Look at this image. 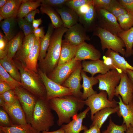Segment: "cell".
Listing matches in <instances>:
<instances>
[{
  "mask_svg": "<svg viewBox=\"0 0 133 133\" xmlns=\"http://www.w3.org/2000/svg\"><path fill=\"white\" fill-rule=\"evenodd\" d=\"M35 38L33 33L25 36L20 49L15 56L17 60L22 62L24 61L32 50Z\"/></svg>",
  "mask_w": 133,
  "mask_h": 133,
  "instance_id": "cell-24",
  "label": "cell"
},
{
  "mask_svg": "<svg viewBox=\"0 0 133 133\" xmlns=\"http://www.w3.org/2000/svg\"><path fill=\"white\" fill-rule=\"evenodd\" d=\"M8 42L6 38L0 40V50H6Z\"/></svg>",
  "mask_w": 133,
  "mask_h": 133,
  "instance_id": "cell-54",
  "label": "cell"
},
{
  "mask_svg": "<svg viewBox=\"0 0 133 133\" xmlns=\"http://www.w3.org/2000/svg\"><path fill=\"white\" fill-rule=\"evenodd\" d=\"M0 105L8 113L14 125H25L28 123L18 99L13 104L7 105L0 98Z\"/></svg>",
  "mask_w": 133,
  "mask_h": 133,
  "instance_id": "cell-13",
  "label": "cell"
},
{
  "mask_svg": "<svg viewBox=\"0 0 133 133\" xmlns=\"http://www.w3.org/2000/svg\"><path fill=\"white\" fill-rule=\"evenodd\" d=\"M81 62L75 60L74 57L67 62L58 64L50 74L48 77L55 82L62 85L65 81L81 64Z\"/></svg>",
  "mask_w": 133,
  "mask_h": 133,
  "instance_id": "cell-11",
  "label": "cell"
},
{
  "mask_svg": "<svg viewBox=\"0 0 133 133\" xmlns=\"http://www.w3.org/2000/svg\"><path fill=\"white\" fill-rule=\"evenodd\" d=\"M126 72L128 76L133 82V71L130 69H127Z\"/></svg>",
  "mask_w": 133,
  "mask_h": 133,
  "instance_id": "cell-57",
  "label": "cell"
},
{
  "mask_svg": "<svg viewBox=\"0 0 133 133\" xmlns=\"http://www.w3.org/2000/svg\"><path fill=\"white\" fill-rule=\"evenodd\" d=\"M0 133H5L2 130L0 129Z\"/></svg>",
  "mask_w": 133,
  "mask_h": 133,
  "instance_id": "cell-61",
  "label": "cell"
},
{
  "mask_svg": "<svg viewBox=\"0 0 133 133\" xmlns=\"http://www.w3.org/2000/svg\"><path fill=\"white\" fill-rule=\"evenodd\" d=\"M0 129L5 133H39L30 124L15 125L9 127L0 126Z\"/></svg>",
  "mask_w": 133,
  "mask_h": 133,
  "instance_id": "cell-36",
  "label": "cell"
},
{
  "mask_svg": "<svg viewBox=\"0 0 133 133\" xmlns=\"http://www.w3.org/2000/svg\"><path fill=\"white\" fill-rule=\"evenodd\" d=\"M121 79L116 87L115 96L120 95L125 104H128L133 100V82L128 76L126 71L120 73Z\"/></svg>",
  "mask_w": 133,
  "mask_h": 133,
  "instance_id": "cell-12",
  "label": "cell"
},
{
  "mask_svg": "<svg viewBox=\"0 0 133 133\" xmlns=\"http://www.w3.org/2000/svg\"><path fill=\"white\" fill-rule=\"evenodd\" d=\"M7 0H0V8H1L6 3Z\"/></svg>",
  "mask_w": 133,
  "mask_h": 133,
  "instance_id": "cell-59",
  "label": "cell"
},
{
  "mask_svg": "<svg viewBox=\"0 0 133 133\" xmlns=\"http://www.w3.org/2000/svg\"><path fill=\"white\" fill-rule=\"evenodd\" d=\"M40 11L42 14H46L48 16L55 29L60 28L63 26V23L60 16L54 8L41 5Z\"/></svg>",
  "mask_w": 133,
  "mask_h": 133,
  "instance_id": "cell-31",
  "label": "cell"
},
{
  "mask_svg": "<svg viewBox=\"0 0 133 133\" xmlns=\"http://www.w3.org/2000/svg\"></svg>",
  "mask_w": 133,
  "mask_h": 133,
  "instance_id": "cell-63",
  "label": "cell"
},
{
  "mask_svg": "<svg viewBox=\"0 0 133 133\" xmlns=\"http://www.w3.org/2000/svg\"><path fill=\"white\" fill-rule=\"evenodd\" d=\"M63 26L55 29L50 38L45 58L40 63L43 72L50 73L57 65L59 59L63 36L68 30Z\"/></svg>",
  "mask_w": 133,
  "mask_h": 133,
  "instance_id": "cell-2",
  "label": "cell"
},
{
  "mask_svg": "<svg viewBox=\"0 0 133 133\" xmlns=\"http://www.w3.org/2000/svg\"><path fill=\"white\" fill-rule=\"evenodd\" d=\"M121 28L126 31L133 26V15L128 13L122 15L117 18Z\"/></svg>",
  "mask_w": 133,
  "mask_h": 133,
  "instance_id": "cell-38",
  "label": "cell"
},
{
  "mask_svg": "<svg viewBox=\"0 0 133 133\" xmlns=\"http://www.w3.org/2000/svg\"><path fill=\"white\" fill-rule=\"evenodd\" d=\"M93 36H97L100 38L103 51L106 49H111L125 56V44L117 35L97 26L93 30Z\"/></svg>",
  "mask_w": 133,
  "mask_h": 133,
  "instance_id": "cell-5",
  "label": "cell"
},
{
  "mask_svg": "<svg viewBox=\"0 0 133 133\" xmlns=\"http://www.w3.org/2000/svg\"><path fill=\"white\" fill-rule=\"evenodd\" d=\"M25 113L27 122L30 124L34 109L38 98L22 86L14 90Z\"/></svg>",
  "mask_w": 133,
  "mask_h": 133,
  "instance_id": "cell-9",
  "label": "cell"
},
{
  "mask_svg": "<svg viewBox=\"0 0 133 133\" xmlns=\"http://www.w3.org/2000/svg\"><path fill=\"white\" fill-rule=\"evenodd\" d=\"M39 133H65V132L63 129L61 127L59 129L54 131L49 132L47 131H44L41 132Z\"/></svg>",
  "mask_w": 133,
  "mask_h": 133,
  "instance_id": "cell-56",
  "label": "cell"
},
{
  "mask_svg": "<svg viewBox=\"0 0 133 133\" xmlns=\"http://www.w3.org/2000/svg\"><path fill=\"white\" fill-rule=\"evenodd\" d=\"M83 133H101L100 129L97 124H95L93 125L90 126L89 129L84 131Z\"/></svg>",
  "mask_w": 133,
  "mask_h": 133,
  "instance_id": "cell-52",
  "label": "cell"
},
{
  "mask_svg": "<svg viewBox=\"0 0 133 133\" xmlns=\"http://www.w3.org/2000/svg\"><path fill=\"white\" fill-rule=\"evenodd\" d=\"M33 33L37 38L40 39L43 38L45 35L43 27H41L34 29Z\"/></svg>",
  "mask_w": 133,
  "mask_h": 133,
  "instance_id": "cell-50",
  "label": "cell"
},
{
  "mask_svg": "<svg viewBox=\"0 0 133 133\" xmlns=\"http://www.w3.org/2000/svg\"><path fill=\"white\" fill-rule=\"evenodd\" d=\"M67 0H41V5L49 6L54 8H61L65 5Z\"/></svg>",
  "mask_w": 133,
  "mask_h": 133,
  "instance_id": "cell-45",
  "label": "cell"
},
{
  "mask_svg": "<svg viewBox=\"0 0 133 133\" xmlns=\"http://www.w3.org/2000/svg\"><path fill=\"white\" fill-rule=\"evenodd\" d=\"M77 46H74L65 39L63 40L59 59L58 64L67 62L74 58Z\"/></svg>",
  "mask_w": 133,
  "mask_h": 133,
  "instance_id": "cell-26",
  "label": "cell"
},
{
  "mask_svg": "<svg viewBox=\"0 0 133 133\" xmlns=\"http://www.w3.org/2000/svg\"><path fill=\"white\" fill-rule=\"evenodd\" d=\"M20 72L21 86L39 98H46L45 85L39 74L28 68L21 61H14Z\"/></svg>",
  "mask_w": 133,
  "mask_h": 133,
  "instance_id": "cell-3",
  "label": "cell"
},
{
  "mask_svg": "<svg viewBox=\"0 0 133 133\" xmlns=\"http://www.w3.org/2000/svg\"><path fill=\"white\" fill-rule=\"evenodd\" d=\"M16 17L5 18L0 22V26L3 31L6 39L9 41L16 35L15 29L17 24Z\"/></svg>",
  "mask_w": 133,
  "mask_h": 133,
  "instance_id": "cell-29",
  "label": "cell"
},
{
  "mask_svg": "<svg viewBox=\"0 0 133 133\" xmlns=\"http://www.w3.org/2000/svg\"><path fill=\"white\" fill-rule=\"evenodd\" d=\"M125 133H133V127L131 125L127 128Z\"/></svg>",
  "mask_w": 133,
  "mask_h": 133,
  "instance_id": "cell-58",
  "label": "cell"
},
{
  "mask_svg": "<svg viewBox=\"0 0 133 133\" xmlns=\"http://www.w3.org/2000/svg\"><path fill=\"white\" fill-rule=\"evenodd\" d=\"M92 2V1L91 3L86 4L82 6L78 9L76 12L79 16L84 14L88 11Z\"/></svg>",
  "mask_w": 133,
  "mask_h": 133,
  "instance_id": "cell-53",
  "label": "cell"
},
{
  "mask_svg": "<svg viewBox=\"0 0 133 133\" xmlns=\"http://www.w3.org/2000/svg\"><path fill=\"white\" fill-rule=\"evenodd\" d=\"M103 61L104 63L108 66L110 70H116L120 73L123 71L119 68L115 64L113 59L110 57L104 55L103 57Z\"/></svg>",
  "mask_w": 133,
  "mask_h": 133,
  "instance_id": "cell-46",
  "label": "cell"
},
{
  "mask_svg": "<svg viewBox=\"0 0 133 133\" xmlns=\"http://www.w3.org/2000/svg\"><path fill=\"white\" fill-rule=\"evenodd\" d=\"M92 1V0H67L65 5L76 12L82 6L91 3Z\"/></svg>",
  "mask_w": 133,
  "mask_h": 133,
  "instance_id": "cell-42",
  "label": "cell"
},
{
  "mask_svg": "<svg viewBox=\"0 0 133 133\" xmlns=\"http://www.w3.org/2000/svg\"><path fill=\"white\" fill-rule=\"evenodd\" d=\"M49 101L38 98L33 111L30 124L38 132L48 131L54 124V117Z\"/></svg>",
  "mask_w": 133,
  "mask_h": 133,
  "instance_id": "cell-4",
  "label": "cell"
},
{
  "mask_svg": "<svg viewBox=\"0 0 133 133\" xmlns=\"http://www.w3.org/2000/svg\"><path fill=\"white\" fill-rule=\"evenodd\" d=\"M82 68L81 64L62 85L70 89L72 91L73 96L81 99L83 94L81 91L82 87L81 83L82 79L81 75Z\"/></svg>",
  "mask_w": 133,
  "mask_h": 133,
  "instance_id": "cell-16",
  "label": "cell"
},
{
  "mask_svg": "<svg viewBox=\"0 0 133 133\" xmlns=\"http://www.w3.org/2000/svg\"><path fill=\"white\" fill-rule=\"evenodd\" d=\"M104 55L111 58L116 65L123 71H126L128 69L133 71V66L129 64L124 58L120 56L118 53L111 49H107Z\"/></svg>",
  "mask_w": 133,
  "mask_h": 133,
  "instance_id": "cell-32",
  "label": "cell"
},
{
  "mask_svg": "<svg viewBox=\"0 0 133 133\" xmlns=\"http://www.w3.org/2000/svg\"><path fill=\"white\" fill-rule=\"evenodd\" d=\"M81 64L83 68L82 70L89 73L92 76H94L98 73L104 74L110 70L103 61L100 59L95 60H84Z\"/></svg>",
  "mask_w": 133,
  "mask_h": 133,
  "instance_id": "cell-19",
  "label": "cell"
},
{
  "mask_svg": "<svg viewBox=\"0 0 133 133\" xmlns=\"http://www.w3.org/2000/svg\"><path fill=\"white\" fill-rule=\"evenodd\" d=\"M81 75L83 80L82 86L83 89L81 99L85 100L90 96L97 93V91L94 90L93 87L99 82V81L96 77H88L82 70Z\"/></svg>",
  "mask_w": 133,
  "mask_h": 133,
  "instance_id": "cell-23",
  "label": "cell"
},
{
  "mask_svg": "<svg viewBox=\"0 0 133 133\" xmlns=\"http://www.w3.org/2000/svg\"><path fill=\"white\" fill-rule=\"evenodd\" d=\"M17 20L18 24L23 31L25 37L33 33L34 29L32 24L22 18H18Z\"/></svg>",
  "mask_w": 133,
  "mask_h": 133,
  "instance_id": "cell-41",
  "label": "cell"
},
{
  "mask_svg": "<svg viewBox=\"0 0 133 133\" xmlns=\"http://www.w3.org/2000/svg\"><path fill=\"white\" fill-rule=\"evenodd\" d=\"M41 5V0H24L19 7L17 17H25L31 11L37 9Z\"/></svg>",
  "mask_w": 133,
  "mask_h": 133,
  "instance_id": "cell-35",
  "label": "cell"
},
{
  "mask_svg": "<svg viewBox=\"0 0 133 133\" xmlns=\"http://www.w3.org/2000/svg\"><path fill=\"white\" fill-rule=\"evenodd\" d=\"M4 19L3 17L0 14V22L2 20Z\"/></svg>",
  "mask_w": 133,
  "mask_h": 133,
  "instance_id": "cell-60",
  "label": "cell"
},
{
  "mask_svg": "<svg viewBox=\"0 0 133 133\" xmlns=\"http://www.w3.org/2000/svg\"><path fill=\"white\" fill-rule=\"evenodd\" d=\"M38 73L45 87L47 93L46 99L47 100L54 98L72 95L70 89L55 82L41 69H38Z\"/></svg>",
  "mask_w": 133,
  "mask_h": 133,
  "instance_id": "cell-8",
  "label": "cell"
},
{
  "mask_svg": "<svg viewBox=\"0 0 133 133\" xmlns=\"http://www.w3.org/2000/svg\"><path fill=\"white\" fill-rule=\"evenodd\" d=\"M40 50V39L36 37L31 52L23 62L27 68L37 73V65Z\"/></svg>",
  "mask_w": 133,
  "mask_h": 133,
  "instance_id": "cell-22",
  "label": "cell"
},
{
  "mask_svg": "<svg viewBox=\"0 0 133 133\" xmlns=\"http://www.w3.org/2000/svg\"><path fill=\"white\" fill-rule=\"evenodd\" d=\"M86 32L82 25L78 23L68 29L64 35V39L77 46L85 40H90Z\"/></svg>",
  "mask_w": 133,
  "mask_h": 133,
  "instance_id": "cell-14",
  "label": "cell"
},
{
  "mask_svg": "<svg viewBox=\"0 0 133 133\" xmlns=\"http://www.w3.org/2000/svg\"><path fill=\"white\" fill-rule=\"evenodd\" d=\"M90 110L88 107L83 112L73 116L72 120L69 123L62 125L61 127L64 129L65 133H80L82 131L87 129L86 126L83 125V122Z\"/></svg>",
  "mask_w": 133,
  "mask_h": 133,
  "instance_id": "cell-17",
  "label": "cell"
},
{
  "mask_svg": "<svg viewBox=\"0 0 133 133\" xmlns=\"http://www.w3.org/2000/svg\"><path fill=\"white\" fill-rule=\"evenodd\" d=\"M117 35L124 41L126 49L125 56L130 57L133 55V27L126 31H123Z\"/></svg>",
  "mask_w": 133,
  "mask_h": 133,
  "instance_id": "cell-34",
  "label": "cell"
},
{
  "mask_svg": "<svg viewBox=\"0 0 133 133\" xmlns=\"http://www.w3.org/2000/svg\"><path fill=\"white\" fill-rule=\"evenodd\" d=\"M24 34L20 32L12 39L8 41L6 50L7 56L10 59H13L22 45Z\"/></svg>",
  "mask_w": 133,
  "mask_h": 133,
  "instance_id": "cell-27",
  "label": "cell"
},
{
  "mask_svg": "<svg viewBox=\"0 0 133 133\" xmlns=\"http://www.w3.org/2000/svg\"><path fill=\"white\" fill-rule=\"evenodd\" d=\"M107 93L104 91H100L98 93L92 95L85 100V105L87 106L91 111V119H92L95 114L104 108H114L119 106L115 99L109 100L107 98Z\"/></svg>",
  "mask_w": 133,
  "mask_h": 133,
  "instance_id": "cell-7",
  "label": "cell"
},
{
  "mask_svg": "<svg viewBox=\"0 0 133 133\" xmlns=\"http://www.w3.org/2000/svg\"><path fill=\"white\" fill-rule=\"evenodd\" d=\"M40 10L36 9L29 12L25 17L24 19L29 23L32 24L33 21L34 19V17L37 14H39Z\"/></svg>",
  "mask_w": 133,
  "mask_h": 133,
  "instance_id": "cell-49",
  "label": "cell"
},
{
  "mask_svg": "<svg viewBox=\"0 0 133 133\" xmlns=\"http://www.w3.org/2000/svg\"><path fill=\"white\" fill-rule=\"evenodd\" d=\"M0 64L6 71L14 79L20 82V74L13 59L8 58L7 56L0 59Z\"/></svg>",
  "mask_w": 133,
  "mask_h": 133,
  "instance_id": "cell-33",
  "label": "cell"
},
{
  "mask_svg": "<svg viewBox=\"0 0 133 133\" xmlns=\"http://www.w3.org/2000/svg\"><path fill=\"white\" fill-rule=\"evenodd\" d=\"M54 9L60 16L65 27L68 29L79 22V15L70 8L65 5L61 8Z\"/></svg>",
  "mask_w": 133,
  "mask_h": 133,
  "instance_id": "cell-20",
  "label": "cell"
},
{
  "mask_svg": "<svg viewBox=\"0 0 133 133\" xmlns=\"http://www.w3.org/2000/svg\"><path fill=\"white\" fill-rule=\"evenodd\" d=\"M128 13L133 15V0H118Z\"/></svg>",
  "mask_w": 133,
  "mask_h": 133,
  "instance_id": "cell-48",
  "label": "cell"
},
{
  "mask_svg": "<svg viewBox=\"0 0 133 133\" xmlns=\"http://www.w3.org/2000/svg\"><path fill=\"white\" fill-rule=\"evenodd\" d=\"M24 0H7L5 5L0 8V14L4 19L17 17L20 6Z\"/></svg>",
  "mask_w": 133,
  "mask_h": 133,
  "instance_id": "cell-25",
  "label": "cell"
},
{
  "mask_svg": "<svg viewBox=\"0 0 133 133\" xmlns=\"http://www.w3.org/2000/svg\"><path fill=\"white\" fill-rule=\"evenodd\" d=\"M106 9L117 18L122 15L128 13L126 10L117 0H113Z\"/></svg>",
  "mask_w": 133,
  "mask_h": 133,
  "instance_id": "cell-39",
  "label": "cell"
},
{
  "mask_svg": "<svg viewBox=\"0 0 133 133\" xmlns=\"http://www.w3.org/2000/svg\"><path fill=\"white\" fill-rule=\"evenodd\" d=\"M127 128L126 125L124 123L121 125L116 124L110 117L109 124L107 129L102 132V133H125Z\"/></svg>",
  "mask_w": 133,
  "mask_h": 133,
  "instance_id": "cell-40",
  "label": "cell"
},
{
  "mask_svg": "<svg viewBox=\"0 0 133 133\" xmlns=\"http://www.w3.org/2000/svg\"><path fill=\"white\" fill-rule=\"evenodd\" d=\"M12 89L9 85L6 82L0 80V94Z\"/></svg>",
  "mask_w": 133,
  "mask_h": 133,
  "instance_id": "cell-51",
  "label": "cell"
},
{
  "mask_svg": "<svg viewBox=\"0 0 133 133\" xmlns=\"http://www.w3.org/2000/svg\"></svg>",
  "mask_w": 133,
  "mask_h": 133,
  "instance_id": "cell-62",
  "label": "cell"
},
{
  "mask_svg": "<svg viewBox=\"0 0 133 133\" xmlns=\"http://www.w3.org/2000/svg\"><path fill=\"white\" fill-rule=\"evenodd\" d=\"M119 110L118 106L114 108H105L98 111L94 115L91 120L92 121V123L90 126H92L97 124L100 129L109 116L113 114L117 113Z\"/></svg>",
  "mask_w": 133,
  "mask_h": 133,
  "instance_id": "cell-28",
  "label": "cell"
},
{
  "mask_svg": "<svg viewBox=\"0 0 133 133\" xmlns=\"http://www.w3.org/2000/svg\"><path fill=\"white\" fill-rule=\"evenodd\" d=\"M101 56L99 50L92 45L85 41L77 46L74 58L81 61L86 60H95L100 59Z\"/></svg>",
  "mask_w": 133,
  "mask_h": 133,
  "instance_id": "cell-15",
  "label": "cell"
},
{
  "mask_svg": "<svg viewBox=\"0 0 133 133\" xmlns=\"http://www.w3.org/2000/svg\"><path fill=\"white\" fill-rule=\"evenodd\" d=\"M42 21L41 18L39 19H34L32 22V26L34 29H36L38 28V27L42 23Z\"/></svg>",
  "mask_w": 133,
  "mask_h": 133,
  "instance_id": "cell-55",
  "label": "cell"
},
{
  "mask_svg": "<svg viewBox=\"0 0 133 133\" xmlns=\"http://www.w3.org/2000/svg\"><path fill=\"white\" fill-rule=\"evenodd\" d=\"M0 124L3 127H9L15 125L7 112L1 107L0 109Z\"/></svg>",
  "mask_w": 133,
  "mask_h": 133,
  "instance_id": "cell-44",
  "label": "cell"
},
{
  "mask_svg": "<svg viewBox=\"0 0 133 133\" xmlns=\"http://www.w3.org/2000/svg\"><path fill=\"white\" fill-rule=\"evenodd\" d=\"M95 9L97 14V26L117 35L123 31L118 22L117 18L113 14L104 9Z\"/></svg>",
  "mask_w": 133,
  "mask_h": 133,
  "instance_id": "cell-10",
  "label": "cell"
},
{
  "mask_svg": "<svg viewBox=\"0 0 133 133\" xmlns=\"http://www.w3.org/2000/svg\"><path fill=\"white\" fill-rule=\"evenodd\" d=\"M54 28L51 23L48 24L46 33L44 37L40 39V50L38 60L41 62L45 57L49 47L51 36Z\"/></svg>",
  "mask_w": 133,
  "mask_h": 133,
  "instance_id": "cell-30",
  "label": "cell"
},
{
  "mask_svg": "<svg viewBox=\"0 0 133 133\" xmlns=\"http://www.w3.org/2000/svg\"><path fill=\"white\" fill-rule=\"evenodd\" d=\"M96 77L99 81V89L105 91L107 93L108 100L112 101L115 96V89L120 80V73L116 70L113 69Z\"/></svg>",
  "mask_w": 133,
  "mask_h": 133,
  "instance_id": "cell-6",
  "label": "cell"
},
{
  "mask_svg": "<svg viewBox=\"0 0 133 133\" xmlns=\"http://www.w3.org/2000/svg\"><path fill=\"white\" fill-rule=\"evenodd\" d=\"M113 0H92L93 4L95 9H106Z\"/></svg>",
  "mask_w": 133,
  "mask_h": 133,
  "instance_id": "cell-47",
  "label": "cell"
},
{
  "mask_svg": "<svg viewBox=\"0 0 133 133\" xmlns=\"http://www.w3.org/2000/svg\"><path fill=\"white\" fill-rule=\"evenodd\" d=\"M0 80L5 82L14 90L17 86H22L21 82L14 79L0 64Z\"/></svg>",
  "mask_w": 133,
  "mask_h": 133,
  "instance_id": "cell-37",
  "label": "cell"
},
{
  "mask_svg": "<svg viewBox=\"0 0 133 133\" xmlns=\"http://www.w3.org/2000/svg\"><path fill=\"white\" fill-rule=\"evenodd\" d=\"M0 98L7 105L13 104L18 99L13 89L10 90L0 94Z\"/></svg>",
  "mask_w": 133,
  "mask_h": 133,
  "instance_id": "cell-43",
  "label": "cell"
},
{
  "mask_svg": "<svg viewBox=\"0 0 133 133\" xmlns=\"http://www.w3.org/2000/svg\"><path fill=\"white\" fill-rule=\"evenodd\" d=\"M49 101L51 109L57 115V124L59 126L69 123L71 118L78 114L85 105V100L72 95L53 98Z\"/></svg>",
  "mask_w": 133,
  "mask_h": 133,
  "instance_id": "cell-1",
  "label": "cell"
},
{
  "mask_svg": "<svg viewBox=\"0 0 133 133\" xmlns=\"http://www.w3.org/2000/svg\"><path fill=\"white\" fill-rule=\"evenodd\" d=\"M79 16V23L82 25L86 32L93 31L97 26V13L92 2L87 12Z\"/></svg>",
  "mask_w": 133,
  "mask_h": 133,
  "instance_id": "cell-18",
  "label": "cell"
},
{
  "mask_svg": "<svg viewBox=\"0 0 133 133\" xmlns=\"http://www.w3.org/2000/svg\"><path fill=\"white\" fill-rule=\"evenodd\" d=\"M119 101L117 102L119 110L116 113L118 116L122 117L123 123L126 125L127 128L131 125L133 127V100L128 104H124L120 95L118 97Z\"/></svg>",
  "mask_w": 133,
  "mask_h": 133,
  "instance_id": "cell-21",
  "label": "cell"
}]
</instances>
